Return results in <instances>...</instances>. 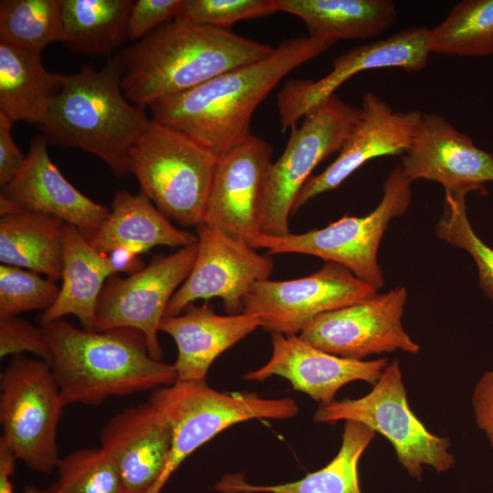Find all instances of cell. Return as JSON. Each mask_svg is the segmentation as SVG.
Returning <instances> with one entry per match:
<instances>
[{
	"mask_svg": "<svg viewBox=\"0 0 493 493\" xmlns=\"http://www.w3.org/2000/svg\"><path fill=\"white\" fill-rule=\"evenodd\" d=\"M333 44L311 37L285 39L257 62L155 101L149 107L151 119L187 135L218 158L251 134L255 110L285 76Z\"/></svg>",
	"mask_w": 493,
	"mask_h": 493,
	"instance_id": "6da1fadb",
	"label": "cell"
},
{
	"mask_svg": "<svg viewBox=\"0 0 493 493\" xmlns=\"http://www.w3.org/2000/svg\"><path fill=\"white\" fill-rule=\"evenodd\" d=\"M273 48L230 28L177 17L121 51V89L128 100L145 109L163 98L257 62Z\"/></svg>",
	"mask_w": 493,
	"mask_h": 493,
	"instance_id": "7a4b0ae2",
	"label": "cell"
},
{
	"mask_svg": "<svg viewBox=\"0 0 493 493\" xmlns=\"http://www.w3.org/2000/svg\"><path fill=\"white\" fill-rule=\"evenodd\" d=\"M40 325L66 404L97 405L110 396L168 386L177 380L174 365L153 359L138 330H88L62 319Z\"/></svg>",
	"mask_w": 493,
	"mask_h": 493,
	"instance_id": "3957f363",
	"label": "cell"
},
{
	"mask_svg": "<svg viewBox=\"0 0 493 493\" xmlns=\"http://www.w3.org/2000/svg\"><path fill=\"white\" fill-rule=\"evenodd\" d=\"M123 67L110 57L98 69L87 64L71 75L38 128L48 144L76 147L103 161L116 177L129 175L130 152L150 121L121 89Z\"/></svg>",
	"mask_w": 493,
	"mask_h": 493,
	"instance_id": "277c9868",
	"label": "cell"
},
{
	"mask_svg": "<svg viewBox=\"0 0 493 493\" xmlns=\"http://www.w3.org/2000/svg\"><path fill=\"white\" fill-rule=\"evenodd\" d=\"M129 159L141 193L166 216L183 226L203 223L218 160L211 151L150 119Z\"/></svg>",
	"mask_w": 493,
	"mask_h": 493,
	"instance_id": "5b68a950",
	"label": "cell"
},
{
	"mask_svg": "<svg viewBox=\"0 0 493 493\" xmlns=\"http://www.w3.org/2000/svg\"><path fill=\"white\" fill-rule=\"evenodd\" d=\"M149 401L167 418L173 433L168 458L152 493H160L188 456L225 429L251 419L281 420L299 413V405L291 398L218 392L205 381L175 382L156 388Z\"/></svg>",
	"mask_w": 493,
	"mask_h": 493,
	"instance_id": "8992f818",
	"label": "cell"
},
{
	"mask_svg": "<svg viewBox=\"0 0 493 493\" xmlns=\"http://www.w3.org/2000/svg\"><path fill=\"white\" fill-rule=\"evenodd\" d=\"M313 419L325 424L354 421L381 434L392 444L407 474L417 481L425 467L442 473L456 463L449 451L450 439L431 433L410 409L397 359L389 362L367 394L321 404Z\"/></svg>",
	"mask_w": 493,
	"mask_h": 493,
	"instance_id": "52a82bcc",
	"label": "cell"
},
{
	"mask_svg": "<svg viewBox=\"0 0 493 493\" xmlns=\"http://www.w3.org/2000/svg\"><path fill=\"white\" fill-rule=\"evenodd\" d=\"M411 184L397 164L383 183L380 203L370 214L344 216L324 228L302 234H260L252 247L267 249L268 254L297 253L320 257L344 267L378 290L384 284L377 258L379 245L391 219L408 210L412 202Z\"/></svg>",
	"mask_w": 493,
	"mask_h": 493,
	"instance_id": "ba28073f",
	"label": "cell"
},
{
	"mask_svg": "<svg viewBox=\"0 0 493 493\" xmlns=\"http://www.w3.org/2000/svg\"><path fill=\"white\" fill-rule=\"evenodd\" d=\"M0 386V442L29 468L52 471L60 460L57 431L67 404L51 366L14 355L1 373Z\"/></svg>",
	"mask_w": 493,
	"mask_h": 493,
	"instance_id": "9c48e42d",
	"label": "cell"
},
{
	"mask_svg": "<svg viewBox=\"0 0 493 493\" xmlns=\"http://www.w3.org/2000/svg\"><path fill=\"white\" fill-rule=\"evenodd\" d=\"M360 115L359 108L334 94L309 112L299 127L289 131L283 153L267 173L260 215L261 234H290L289 217L299 193L315 167L341 151Z\"/></svg>",
	"mask_w": 493,
	"mask_h": 493,
	"instance_id": "30bf717a",
	"label": "cell"
},
{
	"mask_svg": "<svg viewBox=\"0 0 493 493\" xmlns=\"http://www.w3.org/2000/svg\"><path fill=\"white\" fill-rule=\"evenodd\" d=\"M197 253V242L168 256L154 257L139 271L110 277L99 298L97 330L131 328L144 334L151 356L161 361L158 340L167 306L188 277Z\"/></svg>",
	"mask_w": 493,
	"mask_h": 493,
	"instance_id": "8fae6325",
	"label": "cell"
},
{
	"mask_svg": "<svg viewBox=\"0 0 493 493\" xmlns=\"http://www.w3.org/2000/svg\"><path fill=\"white\" fill-rule=\"evenodd\" d=\"M376 294L344 267L326 262L307 277L257 282L243 312L257 316L271 333L299 335L317 317Z\"/></svg>",
	"mask_w": 493,
	"mask_h": 493,
	"instance_id": "7c38bea8",
	"label": "cell"
},
{
	"mask_svg": "<svg viewBox=\"0 0 493 493\" xmlns=\"http://www.w3.org/2000/svg\"><path fill=\"white\" fill-rule=\"evenodd\" d=\"M407 297L406 288L397 287L329 311L311 321L299 337L317 349L351 360L397 350L416 354L420 346L402 322Z\"/></svg>",
	"mask_w": 493,
	"mask_h": 493,
	"instance_id": "4fadbf2b",
	"label": "cell"
},
{
	"mask_svg": "<svg viewBox=\"0 0 493 493\" xmlns=\"http://www.w3.org/2000/svg\"><path fill=\"white\" fill-rule=\"evenodd\" d=\"M196 233L193 267L172 297L165 316L181 314L193 302L213 298L222 300L227 314L243 312L254 285L271 275L273 260L204 223L196 226Z\"/></svg>",
	"mask_w": 493,
	"mask_h": 493,
	"instance_id": "5bb4252c",
	"label": "cell"
},
{
	"mask_svg": "<svg viewBox=\"0 0 493 493\" xmlns=\"http://www.w3.org/2000/svg\"><path fill=\"white\" fill-rule=\"evenodd\" d=\"M428 31L425 26L406 27L386 38L354 47L333 60L332 69L317 81L288 80L278 93L277 107L281 131L335 94L336 89L357 73L370 69L399 68L416 72L427 65Z\"/></svg>",
	"mask_w": 493,
	"mask_h": 493,
	"instance_id": "9a60e30c",
	"label": "cell"
},
{
	"mask_svg": "<svg viewBox=\"0 0 493 493\" xmlns=\"http://www.w3.org/2000/svg\"><path fill=\"white\" fill-rule=\"evenodd\" d=\"M273 148L250 134L218 157L203 223L251 246L260 215Z\"/></svg>",
	"mask_w": 493,
	"mask_h": 493,
	"instance_id": "2e32d148",
	"label": "cell"
},
{
	"mask_svg": "<svg viewBox=\"0 0 493 493\" xmlns=\"http://www.w3.org/2000/svg\"><path fill=\"white\" fill-rule=\"evenodd\" d=\"M400 166L411 182H438L453 193L485 194V183L493 182V155L437 113H423Z\"/></svg>",
	"mask_w": 493,
	"mask_h": 493,
	"instance_id": "e0dca14e",
	"label": "cell"
},
{
	"mask_svg": "<svg viewBox=\"0 0 493 493\" xmlns=\"http://www.w3.org/2000/svg\"><path fill=\"white\" fill-rule=\"evenodd\" d=\"M360 118L337 158L320 173L311 175L299 193L292 215L315 196L339 187L368 161L404 154L421 121L417 110L396 111L372 92L362 100Z\"/></svg>",
	"mask_w": 493,
	"mask_h": 493,
	"instance_id": "ac0fdd59",
	"label": "cell"
},
{
	"mask_svg": "<svg viewBox=\"0 0 493 493\" xmlns=\"http://www.w3.org/2000/svg\"><path fill=\"white\" fill-rule=\"evenodd\" d=\"M271 338L268 362L244 378L264 381L281 376L320 404L333 401L337 392L351 382L364 381L374 385L389 364L386 357L372 361L341 358L309 345L299 335L271 333Z\"/></svg>",
	"mask_w": 493,
	"mask_h": 493,
	"instance_id": "d6986e66",
	"label": "cell"
},
{
	"mask_svg": "<svg viewBox=\"0 0 493 493\" xmlns=\"http://www.w3.org/2000/svg\"><path fill=\"white\" fill-rule=\"evenodd\" d=\"M100 438L118 469L124 493H152L173 441L163 413L150 401L127 407L104 425Z\"/></svg>",
	"mask_w": 493,
	"mask_h": 493,
	"instance_id": "ffe728a7",
	"label": "cell"
},
{
	"mask_svg": "<svg viewBox=\"0 0 493 493\" xmlns=\"http://www.w3.org/2000/svg\"><path fill=\"white\" fill-rule=\"evenodd\" d=\"M47 144L42 134L32 138L22 169L2 187L1 195L24 210L59 218L89 240L110 210L86 196L65 178L51 161Z\"/></svg>",
	"mask_w": 493,
	"mask_h": 493,
	"instance_id": "44dd1931",
	"label": "cell"
},
{
	"mask_svg": "<svg viewBox=\"0 0 493 493\" xmlns=\"http://www.w3.org/2000/svg\"><path fill=\"white\" fill-rule=\"evenodd\" d=\"M259 327L256 315H219L208 305L192 304L183 314L165 316L160 331L169 334L176 344V382L184 383L205 381L214 361Z\"/></svg>",
	"mask_w": 493,
	"mask_h": 493,
	"instance_id": "7402d4cb",
	"label": "cell"
},
{
	"mask_svg": "<svg viewBox=\"0 0 493 493\" xmlns=\"http://www.w3.org/2000/svg\"><path fill=\"white\" fill-rule=\"evenodd\" d=\"M89 242L103 255L127 247L140 256L159 246H187L197 242V236L174 226L141 192L119 190L109 217Z\"/></svg>",
	"mask_w": 493,
	"mask_h": 493,
	"instance_id": "603a6c76",
	"label": "cell"
},
{
	"mask_svg": "<svg viewBox=\"0 0 493 493\" xmlns=\"http://www.w3.org/2000/svg\"><path fill=\"white\" fill-rule=\"evenodd\" d=\"M113 276L107 255L96 251L73 226L66 224L62 286L53 305L43 312L40 324L74 315L88 330H97L96 311L100 295Z\"/></svg>",
	"mask_w": 493,
	"mask_h": 493,
	"instance_id": "cb8c5ba5",
	"label": "cell"
},
{
	"mask_svg": "<svg viewBox=\"0 0 493 493\" xmlns=\"http://www.w3.org/2000/svg\"><path fill=\"white\" fill-rule=\"evenodd\" d=\"M274 4L277 12L301 19L309 37L333 43L377 37L396 19L391 0H274Z\"/></svg>",
	"mask_w": 493,
	"mask_h": 493,
	"instance_id": "d4e9b609",
	"label": "cell"
},
{
	"mask_svg": "<svg viewBox=\"0 0 493 493\" xmlns=\"http://www.w3.org/2000/svg\"><path fill=\"white\" fill-rule=\"evenodd\" d=\"M66 76L48 71L41 55L0 42V112L14 122L40 124Z\"/></svg>",
	"mask_w": 493,
	"mask_h": 493,
	"instance_id": "484cf974",
	"label": "cell"
},
{
	"mask_svg": "<svg viewBox=\"0 0 493 493\" xmlns=\"http://www.w3.org/2000/svg\"><path fill=\"white\" fill-rule=\"evenodd\" d=\"M65 226L59 218L26 210L0 216V261L61 278Z\"/></svg>",
	"mask_w": 493,
	"mask_h": 493,
	"instance_id": "4316f807",
	"label": "cell"
},
{
	"mask_svg": "<svg viewBox=\"0 0 493 493\" xmlns=\"http://www.w3.org/2000/svg\"><path fill=\"white\" fill-rule=\"evenodd\" d=\"M376 433L363 424L346 421L337 455L303 478L278 485H252L239 475H226L215 486L222 493H362L358 463Z\"/></svg>",
	"mask_w": 493,
	"mask_h": 493,
	"instance_id": "83f0119b",
	"label": "cell"
},
{
	"mask_svg": "<svg viewBox=\"0 0 493 493\" xmlns=\"http://www.w3.org/2000/svg\"><path fill=\"white\" fill-rule=\"evenodd\" d=\"M134 0H61L62 42L73 52L105 56L129 39Z\"/></svg>",
	"mask_w": 493,
	"mask_h": 493,
	"instance_id": "f1b7e54d",
	"label": "cell"
},
{
	"mask_svg": "<svg viewBox=\"0 0 493 493\" xmlns=\"http://www.w3.org/2000/svg\"><path fill=\"white\" fill-rule=\"evenodd\" d=\"M430 53L459 57L493 54V0L457 3L442 23L428 31Z\"/></svg>",
	"mask_w": 493,
	"mask_h": 493,
	"instance_id": "f546056e",
	"label": "cell"
},
{
	"mask_svg": "<svg viewBox=\"0 0 493 493\" xmlns=\"http://www.w3.org/2000/svg\"><path fill=\"white\" fill-rule=\"evenodd\" d=\"M62 39L61 0L0 1V42L41 55Z\"/></svg>",
	"mask_w": 493,
	"mask_h": 493,
	"instance_id": "4dcf8cb0",
	"label": "cell"
},
{
	"mask_svg": "<svg viewBox=\"0 0 493 493\" xmlns=\"http://www.w3.org/2000/svg\"><path fill=\"white\" fill-rule=\"evenodd\" d=\"M466 191H446L444 214L436 225V236L449 245L466 250L478 271L479 286L493 300V249L474 232L467 214Z\"/></svg>",
	"mask_w": 493,
	"mask_h": 493,
	"instance_id": "1f68e13d",
	"label": "cell"
},
{
	"mask_svg": "<svg viewBox=\"0 0 493 493\" xmlns=\"http://www.w3.org/2000/svg\"><path fill=\"white\" fill-rule=\"evenodd\" d=\"M58 493H124L118 469L100 449H79L58 464Z\"/></svg>",
	"mask_w": 493,
	"mask_h": 493,
	"instance_id": "d6a6232c",
	"label": "cell"
},
{
	"mask_svg": "<svg viewBox=\"0 0 493 493\" xmlns=\"http://www.w3.org/2000/svg\"><path fill=\"white\" fill-rule=\"evenodd\" d=\"M55 280L21 267L0 266V319L35 309L47 310L56 301Z\"/></svg>",
	"mask_w": 493,
	"mask_h": 493,
	"instance_id": "836d02e7",
	"label": "cell"
},
{
	"mask_svg": "<svg viewBox=\"0 0 493 493\" xmlns=\"http://www.w3.org/2000/svg\"><path fill=\"white\" fill-rule=\"evenodd\" d=\"M276 12L274 0H185L180 17L194 24L229 29L238 21Z\"/></svg>",
	"mask_w": 493,
	"mask_h": 493,
	"instance_id": "e575fe53",
	"label": "cell"
},
{
	"mask_svg": "<svg viewBox=\"0 0 493 493\" xmlns=\"http://www.w3.org/2000/svg\"><path fill=\"white\" fill-rule=\"evenodd\" d=\"M24 351L34 353L51 364V349L41 325L35 326L18 317L0 319V356H14Z\"/></svg>",
	"mask_w": 493,
	"mask_h": 493,
	"instance_id": "d590c367",
	"label": "cell"
},
{
	"mask_svg": "<svg viewBox=\"0 0 493 493\" xmlns=\"http://www.w3.org/2000/svg\"><path fill=\"white\" fill-rule=\"evenodd\" d=\"M185 0H136L128 21L129 39L142 38L182 16Z\"/></svg>",
	"mask_w": 493,
	"mask_h": 493,
	"instance_id": "8d00e7d4",
	"label": "cell"
},
{
	"mask_svg": "<svg viewBox=\"0 0 493 493\" xmlns=\"http://www.w3.org/2000/svg\"><path fill=\"white\" fill-rule=\"evenodd\" d=\"M14 121L0 112V185L9 184L22 169L26 157L16 146L12 128Z\"/></svg>",
	"mask_w": 493,
	"mask_h": 493,
	"instance_id": "74e56055",
	"label": "cell"
},
{
	"mask_svg": "<svg viewBox=\"0 0 493 493\" xmlns=\"http://www.w3.org/2000/svg\"><path fill=\"white\" fill-rule=\"evenodd\" d=\"M471 404L475 421L486 435L493 451V371L484 372L477 381Z\"/></svg>",
	"mask_w": 493,
	"mask_h": 493,
	"instance_id": "f35d334b",
	"label": "cell"
},
{
	"mask_svg": "<svg viewBox=\"0 0 493 493\" xmlns=\"http://www.w3.org/2000/svg\"><path fill=\"white\" fill-rule=\"evenodd\" d=\"M113 275L128 273L129 275L142 269L144 265L140 256L127 247H118L107 255Z\"/></svg>",
	"mask_w": 493,
	"mask_h": 493,
	"instance_id": "ab89813d",
	"label": "cell"
},
{
	"mask_svg": "<svg viewBox=\"0 0 493 493\" xmlns=\"http://www.w3.org/2000/svg\"><path fill=\"white\" fill-rule=\"evenodd\" d=\"M16 460L9 449L0 442V493H14L11 476Z\"/></svg>",
	"mask_w": 493,
	"mask_h": 493,
	"instance_id": "60d3db41",
	"label": "cell"
},
{
	"mask_svg": "<svg viewBox=\"0 0 493 493\" xmlns=\"http://www.w3.org/2000/svg\"><path fill=\"white\" fill-rule=\"evenodd\" d=\"M23 493H48V492H45V491H42L33 486H26L25 488H24V491ZM51 493H58L57 491H53Z\"/></svg>",
	"mask_w": 493,
	"mask_h": 493,
	"instance_id": "b9f144b4",
	"label": "cell"
}]
</instances>
